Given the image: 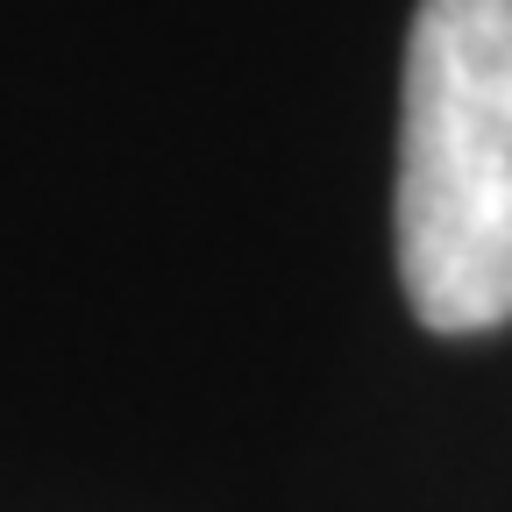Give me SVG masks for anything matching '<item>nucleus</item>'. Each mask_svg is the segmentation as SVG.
Instances as JSON below:
<instances>
[{
    "instance_id": "obj_1",
    "label": "nucleus",
    "mask_w": 512,
    "mask_h": 512,
    "mask_svg": "<svg viewBox=\"0 0 512 512\" xmlns=\"http://www.w3.org/2000/svg\"><path fill=\"white\" fill-rule=\"evenodd\" d=\"M399 278L434 335L512 320V0H420L413 15Z\"/></svg>"
}]
</instances>
